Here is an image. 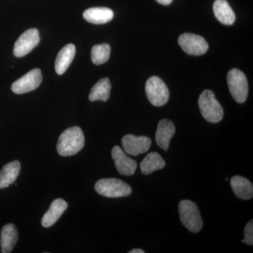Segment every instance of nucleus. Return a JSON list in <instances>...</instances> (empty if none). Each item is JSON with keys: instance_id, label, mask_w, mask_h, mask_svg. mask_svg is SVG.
Returning <instances> with one entry per match:
<instances>
[{"instance_id": "nucleus-1", "label": "nucleus", "mask_w": 253, "mask_h": 253, "mask_svg": "<svg viewBox=\"0 0 253 253\" xmlns=\"http://www.w3.org/2000/svg\"><path fill=\"white\" fill-rule=\"evenodd\" d=\"M84 146V135L79 126H72L63 131L58 140V154L66 157L77 154Z\"/></svg>"}, {"instance_id": "nucleus-2", "label": "nucleus", "mask_w": 253, "mask_h": 253, "mask_svg": "<svg viewBox=\"0 0 253 253\" xmlns=\"http://www.w3.org/2000/svg\"><path fill=\"white\" fill-rule=\"evenodd\" d=\"M199 106L203 117L208 122H220L224 117V111L214 93L211 90H205L200 95Z\"/></svg>"}, {"instance_id": "nucleus-3", "label": "nucleus", "mask_w": 253, "mask_h": 253, "mask_svg": "<svg viewBox=\"0 0 253 253\" xmlns=\"http://www.w3.org/2000/svg\"><path fill=\"white\" fill-rule=\"evenodd\" d=\"M179 213L183 225L191 232L198 233L202 229L203 223L199 208L193 201L183 200L179 204Z\"/></svg>"}, {"instance_id": "nucleus-4", "label": "nucleus", "mask_w": 253, "mask_h": 253, "mask_svg": "<svg viewBox=\"0 0 253 253\" xmlns=\"http://www.w3.org/2000/svg\"><path fill=\"white\" fill-rule=\"evenodd\" d=\"M98 194L107 198L126 197L131 194V188L126 183L116 178H105L95 184Z\"/></svg>"}, {"instance_id": "nucleus-5", "label": "nucleus", "mask_w": 253, "mask_h": 253, "mask_svg": "<svg viewBox=\"0 0 253 253\" xmlns=\"http://www.w3.org/2000/svg\"><path fill=\"white\" fill-rule=\"evenodd\" d=\"M227 84L231 96L236 102L244 103L249 96V83L244 73L233 68L228 73Z\"/></svg>"}, {"instance_id": "nucleus-6", "label": "nucleus", "mask_w": 253, "mask_h": 253, "mask_svg": "<svg viewBox=\"0 0 253 253\" xmlns=\"http://www.w3.org/2000/svg\"><path fill=\"white\" fill-rule=\"evenodd\" d=\"M145 90L148 99L155 106H162L169 100V89L164 82L157 76L148 80Z\"/></svg>"}, {"instance_id": "nucleus-7", "label": "nucleus", "mask_w": 253, "mask_h": 253, "mask_svg": "<svg viewBox=\"0 0 253 253\" xmlns=\"http://www.w3.org/2000/svg\"><path fill=\"white\" fill-rule=\"evenodd\" d=\"M178 43L184 52L194 56H201L206 54L208 50V44L203 37L192 34L184 33L179 36Z\"/></svg>"}, {"instance_id": "nucleus-8", "label": "nucleus", "mask_w": 253, "mask_h": 253, "mask_svg": "<svg viewBox=\"0 0 253 253\" xmlns=\"http://www.w3.org/2000/svg\"><path fill=\"white\" fill-rule=\"evenodd\" d=\"M42 81V72L39 68H35L14 82L11 90L15 94H22L37 89Z\"/></svg>"}, {"instance_id": "nucleus-9", "label": "nucleus", "mask_w": 253, "mask_h": 253, "mask_svg": "<svg viewBox=\"0 0 253 253\" xmlns=\"http://www.w3.org/2000/svg\"><path fill=\"white\" fill-rule=\"evenodd\" d=\"M41 41L39 31L31 28L23 33L14 44V54L16 57H23L38 46Z\"/></svg>"}, {"instance_id": "nucleus-10", "label": "nucleus", "mask_w": 253, "mask_h": 253, "mask_svg": "<svg viewBox=\"0 0 253 253\" xmlns=\"http://www.w3.org/2000/svg\"><path fill=\"white\" fill-rule=\"evenodd\" d=\"M122 145L126 154L136 156L145 154L149 151L151 147V140L148 136L126 134L123 136Z\"/></svg>"}, {"instance_id": "nucleus-11", "label": "nucleus", "mask_w": 253, "mask_h": 253, "mask_svg": "<svg viewBox=\"0 0 253 253\" xmlns=\"http://www.w3.org/2000/svg\"><path fill=\"white\" fill-rule=\"evenodd\" d=\"M111 156L116 169L121 175L131 176L134 174L137 163L134 160L128 157L120 146H116L113 148Z\"/></svg>"}, {"instance_id": "nucleus-12", "label": "nucleus", "mask_w": 253, "mask_h": 253, "mask_svg": "<svg viewBox=\"0 0 253 253\" xmlns=\"http://www.w3.org/2000/svg\"><path fill=\"white\" fill-rule=\"evenodd\" d=\"M175 126L172 121L168 119L160 121L156 133V141L158 146L167 151L169 141L175 134Z\"/></svg>"}, {"instance_id": "nucleus-13", "label": "nucleus", "mask_w": 253, "mask_h": 253, "mask_svg": "<svg viewBox=\"0 0 253 253\" xmlns=\"http://www.w3.org/2000/svg\"><path fill=\"white\" fill-rule=\"evenodd\" d=\"M68 208V204L64 200L57 199L53 201L47 212L44 214L42 219V225L45 228H49L54 225L59 220Z\"/></svg>"}, {"instance_id": "nucleus-14", "label": "nucleus", "mask_w": 253, "mask_h": 253, "mask_svg": "<svg viewBox=\"0 0 253 253\" xmlns=\"http://www.w3.org/2000/svg\"><path fill=\"white\" fill-rule=\"evenodd\" d=\"M214 16L219 22L231 26L235 22L236 16L226 0H216L213 4Z\"/></svg>"}, {"instance_id": "nucleus-15", "label": "nucleus", "mask_w": 253, "mask_h": 253, "mask_svg": "<svg viewBox=\"0 0 253 253\" xmlns=\"http://www.w3.org/2000/svg\"><path fill=\"white\" fill-rule=\"evenodd\" d=\"M114 13L106 7H92L83 13V17L87 22L93 24H104L113 19Z\"/></svg>"}, {"instance_id": "nucleus-16", "label": "nucleus", "mask_w": 253, "mask_h": 253, "mask_svg": "<svg viewBox=\"0 0 253 253\" xmlns=\"http://www.w3.org/2000/svg\"><path fill=\"white\" fill-rule=\"evenodd\" d=\"M76 56V46L73 44H68L63 46L56 57L55 62V70L58 75H63L71 66Z\"/></svg>"}, {"instance_id": "nucleus-17", "label": "nucleus", "mask_w": 253, "mask_h": 253, "mask_svg": "<svg viewBox=\"0 0 253 253\" xmlns=\"http://www.w3.org/2000/svg\"><path fill=\"white\" fill-rule=\"evenodd\" d=\"M231 186L238 198L242 200H250L253 197V185L249 179L241 176L231 178Z\"/></svg>"}, {"instance_id": "nucleus-18", "label": "nucleus", "mask_w": 253, "mask_h": 253, "mask_svg": "<svg viewBox=\"0 0 253 253\" xmlns=\"http://www.w3.org/2000/svg\"><path fill=\"white\" fill-rule=\"evenodd\" d=\"M18 234L17 229L13 224H8L3 226L1 231V251L3 253L12 252L18 241Z\"/></svg>"}, {"instance_id": "nucleus-19", "label": "nucleus", "mask_w": 253, "mask_h": 253, "mask_svg": "<svg viewBox=\"0 0 253 253\" xmlns=\"http://www.w3.org/2000/svg\"><path fill=\"white\" fill-rule=\"evenodd\" d=\"M20 170L21 163L19 161H14L5 165L0 171V189L9 187L14 183L19 174Z\"/></svg>"}, {"instance_id": "nucleus-20", "label": "nucleus", "mask_w": 253, "mask_h": 253, "mask_svg": "<svg viewBox=\"0 0 253 253\" xmlns=\"http://www.w3.org/2000/svg\"><path fill=\"white\" fill-rule=\"evenodd\" d=\"M166 166V161L161 155L156 152H151L141 161L140 168L141 172L145 175L151 174L155 171L163 169Z\"/></svg>"}, {"instance_id": "nucleus-21", "label": "nucleus", "mask_w": 253, "mask_h": 253, "mask_svg": "<svg viewBox=\"0 0 253 253\" xmlns=\"http://www.w3.org/2000/svg\"><path fill=\"white\" fill-rule=\"evenodd\" d=\"M111 84L109 78H102L91 88L89 95L91 101H107L111 94Z\"/></svg>"}, {"instance_id": "nucleus-22", "label": "nucleus", "mask_w": 253, "mask_h": 253, "mask_svg": "<svg viewBox=\"0 0 253 253\" xmlns=\"http://www.w3.org/2000/svg\"><path fill=\"white\" fill-rule=\"evenodd\" d=\"M111 55V46L109 44H97L93 46L91 51V59L95 65H101L109 61Z\"/></svg>"}, {"instance_id": "nucleus-23", "label": "nucleus", "mask_w": 253, "mask_h": 253, "mask_svg": "<svg viewBox=\"0 0 253 253\" xmlns=\"http://www.w3.org/2000/svg\"><path fill=\"white\" fill-rule=\"evenodd\" d=\"M245 244L253 246V221H251L246 224L244 229Z\"/></svg>"}, {"instance_id": "nucleus-24", "label": "nucleus", "mask_w": 253, "mask_h": 253, "mask_svg": "<svg viewBox=\"0 0 253 253\" xmlns=\"http://www.w3.org/2000/svg\"><path fill=\"white\" fill-rule=\"evenodd\" d=\"M156 1L162 5H169L172 2V0H156Z\"/></svg>"}, {"instance_id": "nucleus-25", "label": "nucleus", "mask_w": 253, "mask_h": 253, "mask_svg": "<svg viewBox=\"0 0 253 253\" xmlns=\"http://www.w3.org/2000/svg\"><path fill=\"white\" fill-rule=\"evenodd\" d=\"M144 251L141 249H133L129 251V253H144Z\"/></svg>"}]
</instances>
